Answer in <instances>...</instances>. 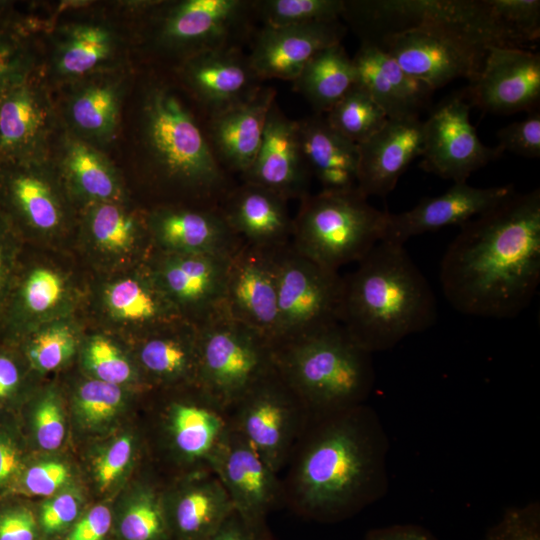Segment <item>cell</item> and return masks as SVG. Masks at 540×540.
Instances as JSON below:
<instances>
[{
  "instance_id": "obj_23",
  "label": "cell",
  "mask_w": 540,
  "mask_h": 540,
  "mask_svg": "<svg viewBox=\"0 0 540 540\" xmlns=\"http://www.w3.org/2000/svg\"><path fill=\"white\" fill-rule=\"evenodd\" d=\"M424 148V123L419 118H389L368 140L358 144L357 189L385 197Z\"/></svg>"
},
{
  "instance_id": "obj_37",
  "label": "cell",
  "mask_w": 540,
  "mask_h": 540,
  "mask_svg": "<svg viewBox=\"0 0 540 540\" xmlns=\"http://www.w3.org/2000/svg\"><path fill=\"white\" fill-rule=\"evenodd\" d=\"M325 115L333 129L357 145L372 137L389 119L357 83Z\"/></svg>"
},
{
  "instance_id": "obj_17",
  "label": "cell",
  "mask_w": 540,
  "mask_h": 540,
  "mask_svg": "<svg viewBox=\"0 0 540 540\" xmlns=\"http://www.w3.org/2000/svg\"><path fill=\"white\" fill-rule=\"evenodd\" d=\"M295 400H299L276 369L254 385L235 405L233 427L275 472L289 447Z\"/></svg>"
},
{
  "instance_id": "obj_21",
  "label": "cell",
  "mask_w": 540,
  "mask_h": 540,
  "mask_svg": "<svg viewBox=\"0 0 540 540\" xmlns=\"http://www.w3.org/2000/svg\"><path fill=\"white\" fill-rule=\"evenodd\" d=\"M515 193L512 184L474 187L454 183L446 192L423 198L415 207L400 213L388 212L382 241L404 245L407 240L446 226L459 227L492 209Z\"/></svg>"
},
{
  "instance_id": "obj_48",
  "label": "cell",
  "mask_w": 540,
  "mask_h": 540,
  "mask_svg": "<svg viewBox=\"0 0 540 540\" xmlns=\"http://www.w3.org/2000/svg\"><path fill=\"white\" fill-rule=\"evenodd\" d=\"M34 427L39 446L44 450H55L63 442L65 425L62 409L52 396L42 400L34 412Z\"/></svg>"
},
{
  "instance_id": "obj_9",
  "label": "cell",
  "mask_w": 540,
  "mask_h": 540,
  "mask_svg": "<svg viewBox=\"0 0 540 540\" xmlns=\"http://www.w3.org/2000/svg\"><path fill=\"white\" fill-rule=\"evenodd\" d=\"M198 388L220 408L235 405L275 370L273 345L225 310L197 326Z\"/></svg>"
},
{
  "instance_id": "obj_42",
  "label": "cell",
  "mask_w": 540,
  "mask_h": 540,
  "mask_svg": "<svg viewBox=\"0 0 540 540\" xmlns=\"http://www.w3.org/2000/svg\"><path fill=\"white\" fill-rule=\"evenodd\" d=\"M122 401L119 385L94 379L80 386L76 396V410L85 425L99 426L114 417Z\"/></svg>"
},
{
  "instance_id": "obj_55",
  "label": "cell",
  "mask_w": 540,
  "mask_h": 540,
  "mask_svg": "<svg viewBox=\"0 0 540 540\" xmlns=\"http://www.w3.org/2000/svg\"><path fill=\"white\" fill-rule=\"evenodd\" d=\"M209 540H264L257 527L243 521L235 512Z\"/></svg>"
},
{
  "instance_id": "obj_14",
  "label": "cell",
  "mask_w": 540,
  "mask_h": 540,
  "mask_svg": "<svg viewBox=\"0 0 540 540\" xmlns=\"http://www.w3.org/2000/svg\"><path fill=\"white\" fill-rule=\"evenodd\" d=\"M21 64L0 89V161L45 157L52 108L43 83Z\"/></svg>"
},
{
  "instance_id": "obj_53",
  "label": "cell",
  "mask_w": 540,
  "mask_h": 540,
  "mask_svg": "<svg viewBox=\"0 0 540 540\" xmlns=\"http://www.w3.org/2000/svg\"><path fill=\"white\" fill-rule=\"evenodd\" d=\"M37 522L33 512L16 507L0 513V540H36Z\"/></svg>"
},
{
  "instance_id": "obj_1",
  "label": "cell",
  "mask_w": 540,
  "mask_h": 540,
  "mask_svg": "<svg viewBox=\"0 0 540 540\" xmlns=\"http://www.w3.org/2000/svg\"><path fill=\"white\" fill-rule=\"evenodd\" d=\"M439 281L462 314L506 319L528 307L540 284V189L515 192L461 225Z\"/></svg>"
},
{
  "instance_id": "obj_44",
  "label": "cell",
  "mask_w": 540,
  "mask_h": 540,
  "mask_svg": "<svg viewBox=\"0 0 540 540\" xmlns=\"http://www.w3.org/2000/svg\"><path fill=\"white\" fill-rule=\"evenodd\" d=\"M86 365L97 379L115 385L130 381L133 368L128 359L108 339L93 338L86 349Z\"/></svg>"
},
{
  "instance_id": "obj_51",
  "label": "cell",
  "mask_w": 540,
  "mask_h": 540,
  "mask_svg": "<svg viewBox=\"0 0 540 540\" xmlns=\"http://www.w3.org/2000/svg\"><path fill=\"white\" fill-rule=\"evenodd\" d=\"M69 478L67 466L48 461L30 467L24 476V488L33 495L48 496L57 491Z\"/></svg>"
},
{
  "instance_id": "obj_4",
  "label": "cell",
  "mask_w": 540,
  "mask_h": 540,
  "mask_svg": "<svg viewBox=\"0 0 540 540\" xmlns=\"http://www.w3.org/2000/svg\"><path fill=\"white\" fill-rule=\"evenodd\" d=\"M436 319L434 292L404 245L380 241L343 276L340 325L371 354L427 330Z\"/></svg>"
},
{
  "instance_id": "obj_41",
  "label": "cell",
  "mask_w": 540,
  "mask_h": 540,
  "mask_svg": "<svg viewBox=\"0 0 540 540\" xmlns=\"http://www.w3.org/2000/svg\"><path fill=\"white\" fill-rule=\"evenodd\" d=\"M90 229L101 248L122 252L135 243L139 226L134 216L109 201L102 202L92 211Z\"/></svg>"
},
{
  "instance_id": "obj_2",
  "label": "cell",
  "mask_w": 540,
  "mask_h": 540,
  "mask_svg": "<svg viewBox=\"0 0 540 540\" xmlns=\"http://www.w3.org/2000/svg\"><path fill=\"white\" fill-rule=\"evenodd\" d=\"M389 440L374 410L359 405L324 417L296 472V495L309 515L336 520L384 497Z\"/></svg>"
},
{
  "instance_id": "obj_39",
  "label": "cell",
  "mask_w": 540,
  "mask_h": 540,
  "mask_svg": "<svg viewBox=\"0 0 540 540\" xmlns=\"http://www.w3.org/2000/svg\"><path fill=\"white\" fill-rule=\"evenodd\" d=\"M260 26L285 27L339 20L344 0H254Z\"/></svg>"
},
{
  "instance_id": "obj_22",
  "label": "cell",
  "mask_w": 540,
  "mask_h": 540,
  "mask_svg": "<svg viewBox=\"0 0 540 540\" xmlns=\"http://www.w3.org/2000/svg\"><path fill=\"white\" fill-rule=\"evenodd\" d=\"M311 178L301 148L297 121L288 118L276 100L269 111L255 161L241 179L289 201L301 200L310 193Z\"/></svg>"
},
{
  "instance_id": "obj_15",
  "label": "cell",
  "mask_w": 540,
  "mask_h": 540,
  "mask_svg": "<svg viewBox=\"0 0 540 540\" xmlns=\"http://www.w3.org/2000/svg\"><path fill=\"white\" fill-rule=\"evenodd\" d=\"M471 107L486 113L513 114L538 109L540 53L488 46L483 67L464 89Z\"/></svg>"
},
{
  "instance_id": "obj_31",
  "label": "cell",
  "mask_w": 540,
  "mask_h": 540,
  "mask_svg": "<svg viewBox=\"0 0 540 540\" xmlns=\"http://www.w3.org/2000/svg\"><path fill=\"white\" fill-rule=\"evenodd\" d=\"M352 58L342 43L315 54L292 81L293 90L303 96L315 114H326L354 85Z\"/></svg>"
},
{
  "instance_id": "obj_10",
  "label": "cell",
  "mask_w": 540,
  "mask_h": 540,
  "mask_svg": "<svg viewBox=\"0 0 540 540\" xmlns=\"http://www.w3.org/2000/svg\"><path fill=\"white\" fill-rule=\"evenodd\" d=\"M271 255L279 315L274 346L340 325L343 276L303 256L291 242Z\"/></svg>"
},
{
  "instance_id": "obj_45",
  "label": "cell",
  "mask_w": 540,
  "mask_h": 540,
  "mask_svg": "<svg viewBox=\"0 0 540 540\" xmlns=\"http://www.w3.org/2000/svg\"><path fill=\"white\" fill-rule=\"evenodd\" d=\"M480 540H540L539 503L507 509Z\"/></svg>"
},
{
  "instance_id": "obj_33",
  "label": "cell",
  "mask_w": 540,
  "mask_h": 540,
  "mask_svg": "<svg viewBox=\"0 0 540 540\" xmlns=\"http://www.w3.org/2000/svg\"><path fill=\"white\" fill-rule=\"evenodd\" d=\"M144 369L164 380L191 378L197 382L198 331L191 324L183 334H163L148 338L140 348Z\"/></svg>"
},
{
  "instance_id": "obj_36",
  "label": "cell",
  "mask_w": 540,
  "mask_h": 540,
  "mask_svg": "<svg viewBox=\"0 0 540 540\" xmlns=\"http://www.w3.org/2000/svg\"><path fill=\"white\" fill-rule=\"evenodd\" d=\"M105 300L116 318L139 324L167 322L174 309L159 285L154 288L132 278L111 284L105 291Z\"/></svg>"
},
{
  "instance_id": "obj_49",
  "label": "cell",
  "mask_w": 540,
  "mask_h": 540,
  "mask_svg": "<svg viewBox=\"0 0 540 540\" xmlns=\"http://www.w3.org/2000/svg\"><path fill=\"white\" fill-rule=\"evenodd\" d=\"M133 453V441L128 435L115 440L95 461V476L101 489H106L128 466Z\"/></svg>"
},
{
  "instance_id": "obj_30",
  "label": "cell",
  "mask_w": 540,
  "mask_h": 540,
  "mask_svg": "<svg viewBox=\"0 0 540 540\" xmlns=\"http://www.w3.org/2000/svg\"><path fill=\"white\" fill-rule=\"evenodd\" d=\"M221 409L207 395L200 403L171 405L168 431L174 448L184 459L208 462L229 427Z\"/></svg>"
},
{
  "instance_id": "obj_25",
  "label": "cell",
  "mask_w": 540,
  "mask_h": 540,
  "mask_svg": "<svg viewBox=\"0 0 540 540\" xmlns=\"http://www.w3.org/2000/svg\"><path fill=\"white\" fill-rule=\"evenodd\" d=\"M149 222L166 252L232 257L244 243L219 207L161 206Z\"/></svg>"
},
{
  "instance_id": "obj_19",
  "label": "cell",
  "mask_w": 540,
  "mask_h": 540,
  "mask_svg": "<svg viewBox=\"0 0 540 540\" xmlns=\"http://www.w3.org/2000/svg\"><path fill=\"white\" fill-rule=\"evenodd\" d=\"M207 463L226 490L235 513L258 528L277 495L276 472L230 426Z\"/></svg>"
},
{
  "instance_id": "obj_7",
  "label": "cell",
  "mask_w": 540,
  "mask_h": 540,
  "mask_svg": "<svg viewBox=\"0 0 540 540\" xmlns=\"http://www.w3.org/2000/svg\"><path fill=\"white\" fill-rule=\"evenodd\" d=\"M299 201L291 244L325 268L358 263L384 237L388 211L373 207L357 188L321 190Z\"/></svg>"
},
{
  "instance_id": "obj_13",
  "label": "cell",
  "mask_w": 540,
  "mask_h": 540,
  "mask_svg": "<svg viewBox=\"0 0 540 540\" xmlns=\"http://www.w3.org/2000/svg\"><path fill=\"white\" fill-rule=\"evenodd\" d=\"M172 72L203 119L251 100L263 87L243 48L200 53L177 65Z\"/></svg>"
},
{
  "instance_id": "obj_3",
  "label": "cell",
  "mask_w": 540,
  "mask_h": 540,
  "mask_svg": "<svg viewBox=\"0 0 540 540\" xmlns=\"http://www.w3.org/2000/svg\"><path fill=\"white\" fill-rule=\"evenodd\" d=\"M139 143L155 183L175 205L219 207L236 185L213 156L203 117L175 79L152 74L143 83Z\"/></svg>"
},
{
  "instance_id": "obj_12",
  "label": "cell",
  "mask_w": 540,
  "mask_h": 540,
  "mask_svg": "<svg viewBox=\"0 0 540 540\" xmlns=\"http://www.w3.org/2000/svg\"><path fill=\"white\" fill-rule=\"evenodd\" d=\"M471 105L464 89L445 98L424 123V148L419 167L454 183L498 159L503 153L484 145L470 122Z\"/></svg>"
},
{
  "instance_id": "obj_18",
  "label": "cell",
  "mask_w": 540,
  "mask_h": 540,
  "mask_svg": "<svg viewBox=\"0 0 540 540\" xmlns=\"http://www.w3.org/2000/svg\"><path fill=\"white\" fill-rule=\"evenodd\" d=\"M224 310L275 345L279 315L271 251L243 243L231 257Z\"/></svg>"
},
{
  "instance_id": "obj_20",
  "label": "cell",
  "mask_w": 540,
  "mask_h": 540,
  "mask_svg": "<svg viewBox=\"0 0 540 540\" xmlns=\"http://www.w3.org/2000/svg\"><path fill=\"white\" fill-rule=\"evenodd\" d=\"M346 26L340 20L285 27L258 26L249 44V62L264 82L294 81L319 51L342 43Z\"/></svg>"
},
{
  "instance_id": "obj_57",
  "label": "cell",
  "mask_w": 540,
  "mask_h": 540,
  "mask_svg": "<svg viewBox=\"0 0 540 540\" xmlns=\"http://www.w3.org/2000/svg\"><path fill=\"white\" fill-rule=\"evenodd\" d=\"M20 65L16 48L12 42L0 35V89L9 75Z\"/></svg>"
},
{
  "instance_id": "obj_56",
  "label": "cell",
  "mask_w": 540,
  "mask_h": 540,
  "mask_svg": "<svg viewBox=\"0 0 540 540\" xmlns=\"http://www.w3.org/2000/svg\"><path fill=\"white\" fill-rule=\"evenodd\" d=\"M20 468L19 451L9 440L0 437V486L8 483Z\"/></svg>"
},
{
  "instance_id": "obj_50",
  "label": "cell",
  "mask_w": 540,
  "mask_h": 540,
  "mask_svg": "<svg viewBox=\"0 0 540 540\" xmlns=\"http://www.w3.org/2000/svg\"><path fill=\"white\" fill-rule=\"evenodd\" d=\"M80 500L72 493H62L48 500L41 508L39 523L46 534L58 533L76 520Z\"/></svg>"
},
{
  "instance_id": "obj_58",
  "label": "cell",
  "mask_w": 540,
  "mask_h": 540,
  "mask_svg": "<svg viewBox=\"0 0 540 540\" xmlns=\"http://www.w3.org/2000/svg\"><path fill=\"white\" fill-rule=\"evenodd\" d=\"M19 383L16 364L6 356H0V399L9 396Z\"/></svg>"
},
{
  "instance_id": "obj_40",
  "label": "cell",
  "mask_w": 540,
  "mask_h": 540,
  "mask_svg": "<svg viewBox=\"0 0 540 540\" xmlns=\"http://www.w3.org/2000/svg\"><path fill=\"white\" fill-rule=\"evenodd\" d=\"M118 530L123 540H167L170 533L165 508L151 492H143L130 502Z\"/></svg>"
},
{
  "instance_id": "obj_32",
  "label": "cell",
  "mask_w": 540,
  "mask_h": 540,
  "mask_svg": "<svg viewBox=\"0 0 540 540\" xmlns=\"http://www.w3.org/2000/svg\"><path fill=\"white\" fill-rule=\"evenodd\" d=\"M120 108V84L105 77L80 86L71 96L67 111L71 125L83 138L107 142L117 130Z\"/></svg>"
},
{
  "instance_id": "obj_11",
  "label": "cell",
  "mask_w": 540,
  "mask_h": 540,
  "mask_svg": "<svg viewBox=\"0 0 540 540\" xmlns=\"http://www.w3.org/2000/svg\"><path fill=\"white\" fill-rule=\"evenodd\" d=\"M374 46L433 91L455 79L475 80L488 48L475 38L443 28L408 30L386 37Z\"/></svg>"
},
{
  "instance_id": "obj_8",
  "label": "cell",
  "mask_w": 540,
  "mask_h": 540,
  "mask_svg": "<svg viewBox=\"0 0 540 540\" xmlns=\"http://www.w3.org/2000/svg\"><path fill=\"white\" fill-rule=\"evenodd\" d=\"M147 13V48L172 69L209 50L244 49L259 26L254 0L156 2Z\"/></svg>"
},
{
  "instance_id": "obj_52",
  "label": "cell",
  "mask_w": 540,
  "mask_h": 540,
  "mask_svg": "<svg viewBox=\"0 0 540 540\" xmlns=\"http://www.w3.org/2000/svg\"><path fill=\"white\" fill-rule=\"evenodd\" d=\"M111 525L110 509L105 505H97L74 523L65 540H104Z\"/></svg>"
},
{
  "instance_id": "obj_5",
  "label": "cell",
  "mask_w": 540,
  "mask_h": 540,
  "mask_svg": "<svg viewBox=\"0 0 540 540\" xmlns=\"http://www.w3.org/2000/svg\"><path fill=\"white\" fill-rule=\"evenodd\" d=\"M273 348L281 379L305 407L324 417L361 405L374 384L371 353L341 325Z\"/></svg>"
},
{
  "instance_id": "obj_6",
  "label": "cell",
  "mask_w": 540,
  "mask_h": 540,
  "mask_svg": "<svg viewBox=\"0 0 540 540\" xmlns=\"http://www.w3.org/2000/svg\"><path fill=\"white\" fill-rule=\"evenodd\" d=\"M341 18L361 43L418 28H443L488 46L534 49L508 22L497 0H344Z\"/></svg>"
},
{
  "instance_id": "obj_59",
  "label": "cell",
  "mask_w": 540,
  "mask_h": 540,
  "mask_svg": "<svg viewBox=\"0 0 540 540\" xmlns=\"http://www.w3.org/2000/svg\"><path fill=\"white\" fill-rule=\"evenodd\" d=\"M1 283H2V260L0 256V287H1Z\"/></svg>"
},
{
  "instance_id": "obj_54",
  "label": "cell",
  "mask_w": 540,
  "mask_h": 540,
  "mask_svg": "<svg viewBox=\"0 0 540 540\" xmlns=\"http://www.w3.org/2000/svg\"><path fill=\"white\" fill-rule=\"evenodd\" d=\"M364 540H437L425 527L395 524L370 530Z\"/></svg>"
},
{
  "instance_id": "obj_47",
  "label": "cell",
  "mask_w": 540,
  "mask_h": 540,
  "mask_svg": "<svg viewBox=\"0 0 540 540\" xmlns=\"http://www.w3.org/2000/svg\"><path fill=\"white\" fill-rule=\"evenodd\" d=\"M63 290L59 275L52 270L38 268L29 274L24 284V303L31 312L43 313L60 301Z\"/></svg>"
},
{
  "instance_id": "obj_46",
  "label": "cell",
  "mask_w": 540,
  "mask_h": 540,
  "mask_svg": "<svg viewBox=\"0 0 540 540\" xmlns=\"http://www.w3.org/2000/svg\"><path fill=\"white\" fill-rule=\"evenodd\" d=\"M497 147L503 153L509 151L527 158L540 157V112H529L521 121L513 122L497 133Z\"/></svg>"
},
{
  "instance_id": "obj_27",
  "label": "cell",
  "mask_w": 540,
  "mask_h": 540,
  "mask_svg": "<svg viewBox=\"0 0 540 540\" xmlns=\"http://www.w3.org/2000/svg\"><path fill=\"white\" fill-rule=\"evenodd\" d=\"M356 83L362 86L388 118H419L433 90L410 76L377 46L360 43L352 58Z\"/></svg>"
},
{
  "instance_id": "obj_16",
  "label": "cell",
  "mask_w": 540,
  "mask_h": 540,
  "mask_svg": "<svg viewBox=\"0 0 540 540\" xmlns=\"http://www.w3.org/2000/svg\"><path fill=\"white\" fill-rule=\"evenodd\" d=\"M165 253L155 272L157 284L189 323L197 327L224 310L231 257Z\"/></svg>"
},
{
  "instance_id": "obj_38",
  "label": "cell",
  "mask_w": 540,
  "mask_h": 540,
  "mask_svg": "<svg viewBox=\"0 0 540 540\" xmlns=\"http://www.w3.org/2000/svg\"><path fill=\"white\" fill-rule=\"evenodd\" d=\"M9 189L17 207L33 227L50 231L59 226L60 204L43 176L33 170L19 171L10 179Z\"/></svg>"
},
{
  "instance_id": "obj_43",
  "label": "cell",
  "mask_w": 540,
  "mask_h": 540,
  "mask_svg": "<svg viewBox=\"0 0 540 540\" xmlns=\"http://www.w3.org/2000/svg\"><path fill=\"white\" fill-rule=\"evenodd\" d=\"M75 347L76 338L68 326H52L33 339L29 358L36 369L51 371L64 364L73 355Z\"/></svg>"
},
{
  "instance_id": "obj_26",
  "label": "cell",
  "mask_w": 540,
  "mask_h": 540,
  "mask_svg": "<svg viewBox=\"0 0 540 540\" xmlns=\"http://www.w3.org/2000/svg\"><path fill=\"white\" fill-rule=\"evenodd\" d=\"M226 222L245 243L273 251L291 242L288 201L256 184H236L219 206Z\"/></svg>"
},
{
  "instance_id": "obj_28",
  "label": "cell",
  "mask_w": 540,
  "mask_h": 540,
  "mask_svg": "<svg viewBox=\"0 0 540 540\" xmlns=\"http://www.w3.org/2000/svg\"><path fill=\"white\" fill-rule=\"evenodd\" d=\"M302 152L322 191L357 188L358 145L333 129L322 114L298 120Z\"/></svg>"
},
{
  "instance_id": "obj_35",
  "label": "cell",
  "mask_w": 540,
  "mask_h": 540,
  "mask_svg": "<svg viewBox=\"0 0 540 540\" xmlns=\"http://www.w3.org/2000/svg\"><path fill=\"white\" fill-rule=\"evenodd\" d=\"M114 36L100 24L70 28L55 57L57 72L67 78H80L99 68L112 55Z\"/></svg>"
},
{
  "instance_id": "obj_34",
  "label": "cell",
  "mask_w": 540,
  "mask_h": 540,
  "mask_svg": "<svg viewBox=\"0 0 540 540\" xmlns=\"http://www.w3.org/2000/svg\"><path fill=\"white\" fill-rule=\"evenodd\" d=\"M61 157L65 173L84 195L101 202L117 196L119 189L112 166L90 142L67 137Z\"/></svg>"
},
{
  "instance_id": "obj_29",
  "label": "cell",
  "mask_w": 540,
  "mask_h": 540,
  "mask_svg": "<svg viewBox=\"0 0 540 540\" xmlns=\"http://www.w3.org/2000/svg\"><path fill=\"white\" fill-rule=\"evenodd\" d=\"M165 512L170 532L180 540H209L235 511L214 474L180 492Z\"/></svg>"
},
{
  "instance_id": "obj_24",
  "label": "cell",
  "mask_w": 540,
  "mask_h": 540,
  "mask_svg": "<svg viewBox=\"0 0 540 540\" xmlns=\"http://www.w3.org/2000/svg\"><path fill=\"white\" fill-rule=\"evenodd\" d=\"M277 91L264 86L249 101L203 120L211 152L229 174L243 176L260 149Z\"/></svg>"
}]
</instances>
